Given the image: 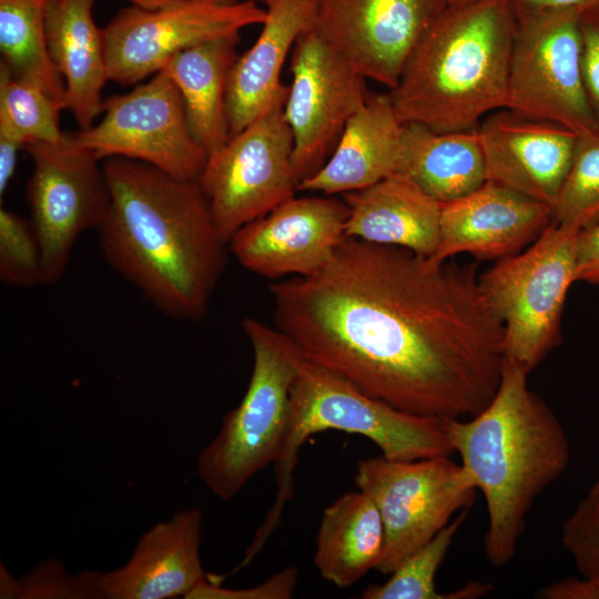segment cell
<instances>
[{
	"mask_svg": "<svg viewBox=\"0 0 599 599\" xmlns=\"http://www.w3.org/2000/svg\"><path fill=\"white\" fill-rule=\"evenodd\" d=\"M270 292L277 331L397 409L465 419L497 393L504 328L477 264L344 237L323 268Z\"/></svg>",
	"mask_w": 599,
	"mask_h": 599,
	"instance_id": "cell-1",
	"label": "cell"
},
{
	"mask_svg": "<svg viewBox=\"0 0 599 599\" xmlns=\"http://www.w3.org/2000/svg\"><path fill=\"white\" fill-rule=\"evenodd\" d=\"M102 165L110 192L97 229L104 260L163 315L201 321L230 250L197 181L124 158Z\"/></svg>",
	"mask_w": 599,
	"mask_h": 599,
	"instance_id": "cell-2",
	"label": "cell"
},
{
	"mask_svg": "<svg viewBox=\"0 0 599 599\" xmlns=\"http://www.w3.org/2000/svg\"><path fill=\"white\" fill-rule=\"evenodd\" d=\"M528 374L504 358L499 387L487 407L468 419L445 422L464 473L484 495L488 517L484 549L496 568L512 560L528 512L571 458L561 422L528 387Z\"/></svg>",
	"mask_w": 599,
	"mask_h": 599,
	"instance_id": "cell-3",
	"label": "cell"
},
{
	"mask_svg": "<svg viewBox=\"0 0 599 599\" xmlns=\"http://www.w3.org/2000/svg\"><path fill=\"white\" fill-rule=\"evenodd\" d=\"M516 30L511 0L447 3L389 90L400 122L465 131L506 109Z\"/></svg>",
	"mask_w": 599,
	"mask_h": 599,
	"instance_id": "cell-4",
	"label": "cell"
},
{
	"mask_svg": "<svg viewBox=\"0 0 599 599\" xmlns=\"http://www.w3.org/2000/svg\"><path fill=\"white\" fill-rule=\"evenodd\" d=\"M445 422L376 399L302 352L291 390L287 428L274 463L275 498L245 557L254 559L281 525L284 509L294 496L298 453L312 435L329 429L361 435L372 440L385 458L416 460L454 453Z\"/></svg>",
	"mask_w": 599,
	"mask_h": 599,
	"instance_id": "cell-5",
	"label": "cell"
},
{
	"mask_svg": "<svg viewBox=\"0 0 599 599\" xmlns=\"http://www.w3.org/2000/svg\"><path fill=\"white\" fill-rule=\"evenodd\" d=\"M253 368L240 404L223 418L197 458V475L219 499L230 500L258 471L274 464L284 441L291 390L301 349L275 327L244 317Z\"/></svg>",
	"mask_w": 599,
	"mask_h": 599,
	"instance_id": "cell-6",
	"label": "cell"
},
{
	"mask_svg": "<svg viewBox=\"0 0 599 599\" xmlns=\"http://www.w3.org/2000/svg\"><path fill=\"white\" fill-rule=\"evenodd\" d=\"M579 231L551 222L525 250L479 274L481 293L504 328V356L527 373L561 342Z\"/></svg>",
	"mask_w": 599,
	"mask_h": 599,
	"instance_id": "cell-7",
	"label": "cell"
},
{
	"mask_svg": "<svg viewBox=\"0 0 599 599\" xmlns=\"http://www.w3.org/2000/svg\"><path fill=\"white\" fill-rule=\"evenodd\" d=\"M354 480L374 500L383 520L385 541L376 567L382 573L393 572L430 541L455 512L469 509L477 491L450 456L361 459Z\"/></svg>",
	"mask_w": 599,
	"mask_h": 599,
	"instance_id": "cell-8",
	"label": "cell"
},
{
	"mask_svg": "<svg viewBox=\"0 0 599 599\" xmlns=\"http://www.w3.org/2000/svg\"><path fill=\"white\" fill-rule=\"evenodd\" d=\"M287 90L207 156L197 183L222 238L229 244L247 223L295 196L293 133L285 118Z\"/></svg>",
	"mask_w": 599,
	"mask_h": 599,
	"instance_id": "cell-9",
	"label": "cell"
},
{
	"mask_svg": "<svg viewBox=\"0 0 599 599\" xmlns=\"http://www.w3.org/2000/svg\"><path fill=\"white\" fill-rule=\"evenodd\" d=\"M516 17L506 109L577 135L598 129L583 87L579 17L572 12Z\"/></svg>",
	"mask_w": 599,
	"mask_h": 599,
	"instance_id": "cell-10",
	"label": "cell"
},
{
	"mask_svg": "<svg viewBox=\"0 0 599 599\" xmlns=\"http://www.w3.org/2000/svg\"><path fill=\"white\" fill-rule=\"evenodd\" d=\"M256 0H177L146 10L128 7L102 29L109 80L132 85L160 72L181 51L262 24Z\"/></svg>",
	"mask_w": 599,
	"mask_h": 599,
	"instance_id": "cell-11",
	"label": "cell"
},
{
	"mask_svg": "<svg viewBox=\"0 0 599 599\" xmlns=\"http://www.w3.org/2000/svg\"><path fill=\"white\" fill-rule=\"evenodd\" d=\"M103 118L69 134L99 160L124 158L180 180L197 181L207 156L195 142L175 83L162 71L125 94L103 101Z\"/></svg>",
	"mask_w": 599,
	"mask_h": 599,
	"instance_id": "cell-12",
	"label": "cell"
},
{
	"mask_svg": "<svg viewBox=\"0 0 599 599\" xmlns=\"http://www.w3.org/2000/svg\"><path fill=\"white\" fill-rule=\"evenodd\" d=\"M26 150L33 164L27 197L41 251L42 284H53L64 274L81 234L97 230L104 219L109 186L101 160L69 134Z\"/></svg>",
	"mask_w": 599,
	"mask_h": 599,
	"instance_id": "cell-13",
	"label": "cell"
},
{
	"mask_svg": "<svg viewBox=\"0 0 599 599\" xmlns=\"http://www.w3.org/2000/svg\"><path fill=\"white\" fill-rule=\"evenodd\" d=\"M291 71L284 112L293 133L292 166L298 186L326 163L370 92L366 79L315 27L296 41Z\"/></svg>",
	"mask_w": 599,
	"mask_h": 599,
	"instance_id": "cell-14",
	"label": "cell"
},
{
	"mask_svg": "<svg viewBox=\"0 0 599 599\" xmlns=\"http://www.w3.org/2000/svg\"><path fill=\"white\" fill-rule=\"evenodd\" d=\"M447 0H318L315 28L366 80L389 90Z\"/></svg>",
	"mask_w": 599,
	"mask_h": 599,
	"instance_id": "cell-15",
	"label": "cell"
},
{
	"mask_svg": "<svg viewBox=\"0 0 599 599\" xmlns=\"http://www.w3.org/2000/svg\"><path fill=\"white\" fill-rule=\"evenodd\" d=\"M348 206L332 195L292 197L240 229L230 254L250 272L276 280L323 268L345 237Z\"/></svg>",
	"mask_w": 599,
	"mask_h": 599,
	"instance_id": "cell-16",
	"label": "cell"
},
{
	"mask_svg": "<svg viewBox=\"0 0 599 599\" xmlns=\"http://www.w3.org/2000/svg\"><path fill=\"white\" fill-rule=\"evenodd\" d=\"M487 181L554 207L571 165L578 135L552 122L509 109L486 115L477 126Z\"/></svg>",
	"mask_w": 599,
	"mask_h": 599,
	"instance_id": "cell-17",
	"label": "cell"
},
{
	"mask_svg": "<svg viewBox=\"0 0 599 599\" xmlns=\"http://www.w3.org/2000/svg\"><path fill=\"white\" fill-rule=\"evenodd\" d=\"M552 222V207L486 181L474 192L441 204L439 242L433 260L468 253L478 260L515 255Z\"/></svg>",
	"mask_w": 599,
	"mask_h": 599,
	"instance_id": "cell-18",
	"label": "cell"
},
{
	"mask_svg": "<svg viewBox=\"0 0 599 599\" xmlns=\"http://www.w3.org/2000/svg\"><path fill=\"white\" fill-rule=\"evenodd\" d=\"M202 512L189 508L152 526L120 568L95 573L98 598H189L206 578L201 560Z\"/></svg>",
	"mask_w": 599,
	"mask_h": 599,
	"instance_id": "cell-19",
	"label": "cell"
},
{
	"mask_svg": "<svg viewBox=\"0 0 599 599\" xmlns=\"http://www.w3.org/2000/svg\"><path fill=\"white\" fill-rule=\"evenodd\" d=\"M264 4L261 32L237 57L230 73L226 104L231 136L287 90L281 82L284 63L298 38L316 24L318 0H265Z\"/></svg>",
	"mask_w": 599,
	"mask_h": 599,
	"instance_id": "cell-20",
	"label": "cell"
},
{
	"mask_svg": "<svg viewBox=\"0 0 599 599\" xmlns=\"http://www.w3.org/2000/svg\"><path fill=\"white\" fill-rule=\"evenodd\" d=\"M403 128L389 92L369 93L326 163L297 191L342 195L398 173Z\"/></svg>",
	"mask_w": 599,
	"mask_h": 599,
	"instance_id": "cell-21",
	"label": "cell"
},
{
	"mask_svg": "<svg viewBox=\"0 0 599 599\" xmlns=\"http://www.w3.org/2000/svg\"><path fill=\"white\" fill-rule=\"evenodd\" d=\"M342 199L348 206L345 237L398 246L426 257L435 254L443 203L409 176L395 173Z\"/></svg>",
	"mask_w": 599,
	"mask_h": 599,
	"instance_id": "cell-22",
	"label": "cell"
},
{
	"mask_svg": "<svg viewBox=\"0 0 599 599\" xmlns=\"http://www.w3.org/2000/svg\"><path fill=\"white\" fill-rule=\"evenodd\" d=\"M95 0H50L47 42L64 82V109L81 130L93 125L103 110L102 90L109 80L102 29L93 18Z\"/></svg>",
	"mask_w": 599,
	"mask_h": 599,
	"instance_id": "cell-23",
	"label": "cell"
},
{
	"mask_svg": "<svg viewBox=\"0 0 599 599\" xmlns=\"http://www.w3.org/2000/svg\"><path fill=\"white\" fill-rule=\"evenodd\" d=\"M240 35L219 38L179 52L164 72L177 87L195 142L210 156L231 138L227 84Z\"/></svg>",
	"mask_w": 599,
	"mask_h": 599,
	"instance_id": "cell-24",
	"label": "cell"
},
{
	"mask_svg": "<svg viewBox=\"0 0 599 599\" xmlns=\"http://www.w3.org/2000/svg\"><path fill=\"white\" fill-rule=\"evenodd\" d=\"M398 173L440 203L474 192L487 181L477 129L437 132L419 123H404Z\"/></svg>",
	"mask_w": 599,
	"mask_h": 599,
	"instance_id": "cell-25",
	"label": "cell"
},
{
	"mask_svg": "<svg viewBox=\"0 0 599 599\" xmlns=\"http://www.w3.org/2000/svg\"><path fill=\"white\" fill-rule=\"evenodd\" d=\"M385 530L374 500L364 491H349L328 505L317 530L314 565L337 588H347L376 569Z\"/></svg>",
	"mask_w": 599,
	"mask_h": 599,
	"instance_id": "cell-26",
	"label": "cell"
},
{
	"mask_svg": "<svg viewBox=\"0 0 599 599\" xmlns=\"http://www.w3.org/2000/svg\"><path fill=\"white\" fill-rule=\"evenodd\" d=\"M49 2L0 0L1 64L63 104L64 82L51 60L47 42Z\"/></svg>",
	"mask_w": 599,
	"mask_h": 599,
	"instance_id": "cell-27",
	"label": "cell"
},
{
	"mask_svg": "<svg viewBox=\"0 0 599 599\" xmlns=\"http://www.w3.org/2000/svg\"><path fill=\"white\" fill-rule=\"evenodd\" d=\"M468 509L445 526L430 541L406 558L382 585H369L363 599H476L488 595L494 585L469 581L447 593L436 589L435 577L455 536L463 526Z\"/></svg>",
	"mask_w": 599,
	"mask_h": 599,
	"instance_id": "cell-28",
	"label": "cell"
},
{
	"mask_svg": "<svg viewBox=\"0 0 599 599\" xmlns=\"http://www.w3.org/2000/svg\"><path fill=\"white\" fill-rule=\"evenodd\" d=\"M62 102L38 85L13 75L0 63V129L13 134L24 146L57 143L65 134L59 124Z\"/></svg>",
	"mask_w": 599,
	"mask_h": 599,
	"instance_id": "cell-29",
	"label": "cell"
},
{
	"mask_svg": "<svg viewBox=\"0 0 599 599\" xmlns=\"http://www.w3.org/2000/svg\"><path fill=\"white\" fill-rule=\"evenodd\" d=\"M599 222V128L578 135L572 161L552 207V223L583 230Z\"/></svg>",
	"mask_w": 599,
	"mask_h": 599,
	"instance_id": "cell-30",
	"label": "cell"
},
{
	"mask_svg": "<svg viewBox=\"0 0 599 599\" xmlns=\"http://www.w3.org/2000/svg\"><path fill=\"white\" fill-rule=\"evenodd\" d=\"M0 281L9 286L42 284L40 245L30 221L0 210Z\"/></svg>",
	"mask_w": 599,
	"mask_h": 599,
	"instance_id": "cell-31",
	"label": "cell"
},
{
	"mask_svg": "<svg viewBox=\"0 0 599 599\" xmlns=\"http://www.w3.org/2000/svg\"><path fill=\"white\" fill-rule=\"evenodd\" d=\"M1 598H98L95 571L70 575L57 560H47L19 580L1 571Z\"/></svg>",
	"mask_w": 599,
	"mask_h": 599,
	"instance_id": "cell-32",
	"label": "cell"
},
{
	"mask_svg": "<svg viewBox=\"0 0 599 599\" xmlns=\"http://www.w3.org/2000/svg\"><path fill=\"white\" fill-rule=\"evenodd\" d=\"M561 544L579 573L599 583V480L564 521Z\"/></svg>",
	"mask_w": 599,
	"mask_h": 599,
	"instance_id": "cell-33",
	"label": "cell"
},
{
	"mask_svg": "<svg viewBox=\"0 0 599 599\" xmlns=\"http://www.w3.org/2000/svg\"><path fill=\"white\" fill-rule=\"evenodd\" d=\"M298 581V570L286 567L267 578L263 583L245 589H227L212 580L209 575L193 590L189 598L194 599H288L292 598Z\"/></svg>",
	"mask_w": 599,
	"mask_h": 599,
	"instance_id": "cell-34",
	"label": "cell"
},
{
	"mask_svg": "<svg viewBox=\"0 0 599 599\" xmlns=\"http://www.w3.org/2000/svg\"><path fill=\"white\" fill-rule=\"evenodd\" d=\"M581 70L587 100L599 126V10L579 18Z\"/></svg>",
	"mask_w": 599,
	"mask_h": 599,
	"instance_id": "cell-35",
	"label": "cell"
},
{
	"mask_svg": "<svg viewBox=\"0 0 599 599\" xmlns=\"http://www.w3.org/2000/svg\"><path fill=\"white\" fill-rule=\"evenodd\" d=\"M575 281L599 286V222L578 233Z\"/></svg>",
	"mask_w": 599,
	"mask_h": 599,
	"instance_id": "cell-36",
	"label": "cell"
},
{
	"mask_svg": "<svg viewBox=\"0 0 599 599\" xmlns=\"http://www.w3.org/2000/svg\"><path fill=\"white\" fill-rule=\"evenodd\" d=\"M540 599H599V583L586 577H567L541 587L536 592Z\"/></svg>",
	"mask_w": 599,
	"mask_h": 599,
	"instance_id": "cell-37",
	"label": "cell"
},
{
	"mask_svg": "<svg viewBox=\"0 0 599 599\" xmlns=\"http://www.w3.org/2000/svg\"><path fill=\"white\" fill-rule=\"evenodd\" d=\"M516 13L572 12L579 18L599 10V0H511Z\"/></svg>",
	"mask_w": 599,
	"mask_h": 599,
	"instance_id": "cell-38",
	"label": "cell"
},
{
	"mask_svg": "<svg viewBox=\"0 0 599 599\" xmlns=\"http://www.w3.org/2000/svg\"><path fill=\"white\" fill-rule=\"evenodd\" d=\"M23 144L10 132L0 129V195H3L14 174L19 150Z\"/></svg>",
	"mask_w": 599,
	"mask_h": 599,
	"instance_id": "cell-39",
	"label": "cell"
},
{
	"mask_svg": "<svg viewBox=\"0 0 599 599\" xmlns=\"http://www.w3.org/2000/svg\"><path fill=\"white\" fill-rule=\"evenodd\" d=\"M132 3V6L146 9V10H154L159 9L165 6H169L177 0H128Z\"/></svg>",
	"mask_w": 599,
	"mask_h": 599,
	"instance_id": "cell-40",
	"label": "cell"
},
{
	"mask_svg": "<svg viewBox=\"0 0 599 599\" xmlns=\"http://www.w3.org/2000/svg\"><path fill=\"white\" fill-rule=\"evenodd\" d=\"M458 1H463V0H447L448 3L458 2Z\"/></svg>",
	"mask_w": 599,
	"mask_h": 599,
	"instance_id": "cell-41",
	"label": "cell"
},
{
	"mask_svg": "<svg viewBox=\"0 0 599 599\" xmlns=\"http://www.w3.org/2000/svg\"><path fill=\"white\" fill-rule=\"evenodd\" d=\"M256 1H262L264 3L265 0H256Z\"/></svg>",
	"mask_w": 599,
	"mask_h": 599,
	"instance_id": "cell-42",
	"label": "cell"
}]
</instances>
